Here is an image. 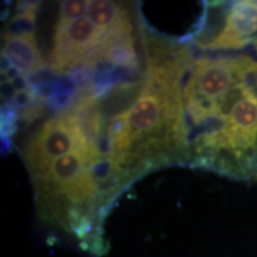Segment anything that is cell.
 <instances>
[{
	"mask_svg": "<svg viewBox=\"0 0 257 257\" xmlns=\"http://www.w3.org/2000/svg\"><path fill=\"white\" fill-rule=\"evenodd\" d=\"M195 43L206 50H238L257 40V2L206 3Z\"/></svg>",
	"mask_w": 257,
	"mask_h": 257,
	"instance_id": "1",
	"label": "cell"
},
{
	"mask_svg": "<svg viewBox=\"0 0 257 257\" xmlns=\"http://www.w3.org/2000/svg\"><path fill=\"white\" fill-rule=\"evenodd\" d=\"M80 150L89 157L69 108L61 111L51 118L31 138L23 150V156L34 179L43 176L49 170L54 160Z\"/></svg>",
	"mask_w": 257,
	"mask_h": 257,
	"instance_id": "2",
	"label": "cell"
},
{
	"mask_svg": "<svg viewBox=\"0 0 257 257\" xmlns=\"http://www.w3.org/2000/svg\"><path fill=\"white\" fill-rule=\"evenodd\" d=\"M107 32L96 28L88 17L72 22H57L55 46L51 54L50 68L56 74L85 67L88 55L104 43Z\"/></svg>",
	"mask_w": 257,
	"mask_h": 257,
	"instance_id": "3",
	"label": "cell"
},
{
	"mask_svg": "<svg viewBox=\"0 0 257 257\" xmlns=\"http://www.w3.org/2000/svg\"><path fill=\"white\" fill-rule=\"evenodd\" d=\"M68 108L73 115L80 136L87 148L89 165H91L100 157L96 149V144L101 134V112L99 107V100L91 91L79 93L72 106Z\"/></svg>",
	"mask_w": 257,
	"mask_h": 257,
	"instance_id": "4",
	"label": "cell"
},
{
	"mask_svg": "<svg viewBox=\"0 0 257 257\" xmlns=\"http://www.w3.org/2000/svg\"><path fill=\"white\" fill-rule=\"evenodd\" d=\"M88 167V160L80 150L66 154L54 160L43 176L34 179L35 188H53L63 192L79 181Z\"/></svg>",
	"mask_w": 257,
	"mask_h": 257,
	"instance_id": "5",
	"label": "cell"
},
{
	"mask_svg": "<svg viewBox=\"0 0 257 257\" xmlns=\"http://www.w3.org/2000/svg\"><path fill=\"white\" fill-rule=\"evenodd\" d=\"M4 41L3 54L22 74L29 76L43 69L44 62L37 48L35 36H16L5 34Z\"/></svg>",
	"mask_w": 257,
	"mask_h": 257,
	"instance_id": "6",
	"label": "cell"
},
{
	"mask_svg": "<svg viewBox=\"0 0 257 257\" xmlns=\"http://www.w3.org/2000/svg\"><path fill=\"white\" fill-rule=\"evenodd\" d=\"M126 15V12L123 11L120 6L114 2H107V0L89 2L88 18L96 28L106 32L119 23Z\"/></svg>",
	"mask_w": 257,
	"mask_h": 257,
	"instance_id": "7",
	"label": "cell"
},
{
	"mask_svg": "<svg viewBox=\"0 0 257 257\" xmlns=\"http://www.w3.org/2000/svg\"><path fill=\"white\" fill-rule=\"evenodd\" d=\"M17 4V14L10 21L6 34L16 36H35V18L40 3L19 2Z\"/></svg>",
	"mask_w": 257,
	"mask_h": 257,
	"instance_id": "8",
	"label": "cell"
},
{
	"mask_svg": "<svg viewBox=\"0 0 257 257\" xmlns=\"http://www.w3.org/2000/svg\"><path fill=\"white\" fill-rule=\"evenodd\" d=\"M89 2L85 0H69L62 2L60 10L59 22H72L75 19L82 18V16L88 12Z\"/></svg>",
	"mask_w": 257,
	"mask_h": 257,
	"instance_id": "9",
	"label": "cell"
},
{
	"mask_svg": "<svg viewBox=\"0 0 257 257\" xmlns=\"http://www.w3.org/2000/svg\"><path fill=\"white\" fill-rule=\"evenodd\" d=\"M11 142H10V138L6 135H2V155L4 156L6 154L11 152Z\"/></svg>",
	"mask_w": 257,
	"mask_h": 257,
	"instance_id": "10",
	"label": "cell"
},
{
	"mask_svg": "<svg viewBox=\"0 0 257 257\" xmlns=\"http://www.w3.org/2000/svg\"><path fill=\"white\" fill-rule=\"evenodd\" d=\"M11 62H10V60L8 59V57H6L4 54H2V73L4 74V73H6L8 72V70L11 68Z\"/></svg>",
	"mask_w": 257,
	"mask_h": 257,
	"instance_id": "11",
	"label": "cell"
},
{
	"mask_svg": "<svg viewBox=\"0 0 257 257\" xmlns=\"http://www.w3.org/2000/svg\"><path fill=\"white\" fill-rule=\"evenodd\" d=\"M252 46H253V47H255V50H256V53H257V40H256V42H255V43H253V44H252Z\"/></svg>",
	"mask_w": 257,
	"mask_h": 257,
	"instance_id": "12",
	"label": "cell"
}]
</instances>
